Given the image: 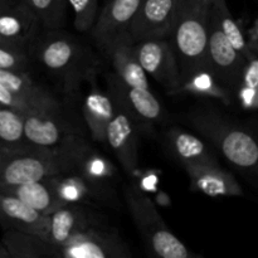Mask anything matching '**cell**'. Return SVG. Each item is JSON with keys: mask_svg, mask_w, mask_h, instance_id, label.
I'll return each mask as SVG.
<instances>
[{"mask_svg": "<svg viewBox=\"0 0 258 258\" xmlns=\"http://www.w3.org/2000/svg\"><path fill=\"white\" fill-rule=\"evenodd\" d=\"M106 2H107V0H106Z\"/></svg>", "mask_w": 258, "mask_h": 258, "instance_id": "34", "label": "cell"}, {"mask_svg": "<svg viewBox=\"0 0 258 258\" xmlns=\"http://www.w3.org/2000/svg\"><path fill=\"white\" fill-rule=\"evenodd\" d=\"M98 49L107 58L112 71L121 80L136 87L150 88L148 75L136 55L135 40L130 32L121 33L111 38Z\"/></svg>", "mask_w": 258, "mask_h": 258, "instance_id": "13", "label": "cell"}, {"mask_svg": "<svg viewBox=\"0 0 258 258\" xmlns=\"http://www.w3.org/2000/svg\"><path fill=\"white\" fill-rule=\"evenodd\" d=\"M123 201L149 252L161 258L194 257L188 247L169 229L158 208L135 183L125 184Z\"/></svg>", "mask_w": 258, "mask_h": 258, "instance_id": "4", "label": "cell"}, {"mask_svg": "<svg viewBox=\"0 0 258 258\" xmlns=\"http://www.w3.org/2000/svg\"><path fill=\"white\" fill-rule=\"evenodd\" d=\"M50 180L67 203L118 207V197L110 180L96 179L82 173L59 174L50 176Z\"/></svg>", "mask_w": 258, "mask_h": 258, "instance_id": "10", "label": "cell"}, {"mask_svg": "<svg viewBox=\"0 0 258 258\" xmlns=\"http://www.w3.org/2000/svg\"><path fill=\"white\" fill-rule=\"evenodd\" d=\"M135 52L145 70L169 95H175L181 85L180 70L170 38H150L135 42Z\"/></svg>", "mask_w": 258, "mask_h": 258, "instance_id": "9", "label": "cell"}, {"mask_svg": "<svg viewBox=\"0 0 258 258\" xmlns=\"http://www.w3.org/2000/svg\"><path fill=\"white\" fill-rule=\"evenodd\" d=\"M248 64V59L233 47L209 12V72L222 86L233 92L244 80Z\"/></svg>", "mask_w": 258, "mask_h": 258, "instance_id": "7", "label": "cell"}, {"mask_svg": "<svg viewBox=\"0 0 258 258\" xmlns=\"http://www.w3.org/2000/svg\"><path fill=\"white\" fill-rule=\"evenodd\" d=\"M0 191L17 197L28 206L47 216H50L67 204V202L58 194L50 178L18 185L0 186Z\"/></svg>", "mask_w": 258, "mask_h": 258, "instance_id": "21", "label": "cell"}, {"mask_svg": "<svg viewBox=\"0 0 258 258\" xmlns=\"http://www.w3.org/2000/svg\"><path fill=\"white\" fill-rule=\"evenodd\" d=\"M185 0H143L130 27L135 42L150 38H169Z\"/></svg>", "mask_w": 258, "mask_h": 258, "instance_id": "11", "label": "cell"}, {"mask_svg": "<svg viewBox=\"0 0 258 258\" xmlns=\"http://www.w3.org/2000/svg\"><path fill=\"white\" fill-rule=\"evenodd\" d=\"M116 107V106H115ZM139 126L116 107L115 115L110 121L106 131V143L127 175L134 174L139 164Z\"/></svg>", "mask_w": 258, "mask_h": 258, "instance_id": "15", "label": "cell"}, {"mask_svg": "<svg viewBox=\"0 0 258 258\" xmlns=\"http://www.w3.org/2000/svg\"><path fill=\"white\" fill-rule=\"evenodd\" d=\"M38 18L44 30L62 29L68 0H20Z\"/></svg>", "mask_w": 258, "mask_h": 258, "instance_id": "27", "label": "cell"}, {"mask_svg": "<svg viewBox=\"0 0 258 258\" xmlns=\"http://www.w3.org/2000/svg\"><path fill=\"white\" fill-rule=\"evenodd\" d=\"M0 143L13 150L30 145L25 138L24 113L0 105Z\"/></svg>", "mask_w": 258, "mask_h": 258, "instance_id": "26", "label": "cell"}, {"mask_svg": "<svg viewBox=\"0 0 258 258\" xmlns=\"http://www.w3.org/2000/svg\"><path fill=\"white\" fill-rule=\"evenodd\" d=\"M190 180L191 190L208 197H242L243 189L234 175L221 164H189L183 166Z\"/></svg>", "mask_w": 258, "mask_h": 258, "instance_id": "18", "label": "cell"}, {"mask_svg": "<svg viewBox=\"0 0 258 258\" xmlns=\"http://www.w3.org/2000/svg\"><path fill=\"white\" fill-rule=\"evenodd\" d=\"M73 12V25L81 33H90L98 18V0H68Z\"/></svg>", "mask_w": 258, "mask_h": 258, "instance_id": "29", "label": "cell"}, {"mask_svg": "<svg viewBox=\"0 0 258 258\" xmlns=\"http://www.w3.org/2000/svg\"><path fill=\"white\" fill-rule=\"evenodd\" d=\"M86 123L72 111H33L25 115V138L30 145L54 148L72 136H85Z\"/></svg>", "mask_w": 258, "mask_h": 258, "instance_id": "5", "label": "cell"}, {"mask_svg": "<svg viewBox=\"0 0 258 258\" xmlns=\"http://www.w3.org/2000/svg\"><path fill=\"white\" fill-rule=\"evenodd\" d=\"M76 173H82L102 180H111L116 175V168L105 155L90 145L83 151Z\"/></svg>", "mask_w": 258, "mask_h": 258, "instance_id": "28", "label": "cell"}, {"mask_svg": "<svg viewBox=\"0 0 258 258\" xmlns=\"http://www.w3.org/2000/svg\"><path fill=\"white\" fill-rule=\"evenodd\" d=\"M143 0H107L101 10L92 30L91 37L97 48L116 35L130 30L131 24L138 14Z\"/></svg>", "mask_w": 258, "mask_h": 258, "instance_id": "19", "label": "cell"}, {"mask_svg": "<svg viewBox=\"0 0 258 258\" xmlns=\"http://www.w3.org/2000/svg\"><path fill=\"white\" fill-rule=\"evenodd\" d=\"M0 81L13 93L27 102L33 111L70 110L66 97H58L54 92L33 80L28 71H2Z\"/></svg>", "mask_w": 258, "mask_h": 258, "instance_id": "17", "label": "cell"}, {"mask_svg": "<svg viewBox=\"0 0 258 258\" xmlns=\"http://www.w3.org/2000/svg\"><path fill=\"white\" fill-rule=\"evenodd\" d=\"M190 93L201 97H212L224 103H231L232 91L222 86L208 70H203L184 81L175 95Z\"/></svg>", "mask_w": 258, "mask_h": 258, "instance_id": "25", "label": "cell"}, {"mask_svg": "<svg viewBox=\"0 0 258 258\" xmlns=\"http://www.w3.org/2000/svg\"><path fill=\"white\" fill-rule=\"evenodd\" d=\"M165 143L173 156L181 165L189 164H218L216 154L202 139L181 128H169L165 133Z\"/></svg>", "mask_w": 258, "mask_h": 258, "instance_id": "22", "label": "cell"}, {"mask_svg": "<svg viewBox=\"0 0 258 258\" xmlns=\"http://www.w3.org/2000/svg\"><path fill=\"white\" fill-rule=\"evenodd\" d=\"M0 226L4 231L24 232L48 239L50 216L40 213L12 194L0 191Z\"/></svg>", "mask_w": 258, "mask_h": 258, "instance_id": "16", "label": "cell"}, {"mask_svg": "<svg viewBox=\"0 0 258 258\" xmlns=\"http://www.w3.org/2000/svg\"><path fill=\"white\" fill-rule=\"evenodd\" d=\"M59 247V258H128L133 256L116 228L107 223L92 227Z\"/></svg>", "mask_w": 258, "mask_h": 258, "instance_id": "8", "label": "cell"}, {"mask_svg": "<svg viewBox=\"0 0 258 258\" xmlns=\"http://www.w3.org/2000/svg\"><path fill=\"white\" fill-rule=\"evenodd\" d=\"M0 105L15 108L24 115L33 112V108L27 102H24L22 98L18 97L15 93H13L2 81H0Z\"/></svg>", "mask_w": 258, "mask_h": 258, "instance_id": "31", "label": "cell"}, {"mask_svg": "<svg viewBox=\"0 0 258 258\" xmlns=\"http://www.w3.org/2000/svg\"><path fill=\"white\" fill-rule=\"evenodd\" d=\"M169 38L178 59L181 83L208 70L209 0H185Z\"/></svg>", "mask_w": 258, "mask_h": 258, "instance_id": "3", "label": "cell"}, {"mask_svg": "<svg viewBox=\"0 0 258 258\" xmlns=\"http://www.w3.org/2000/svg\"><path fill=\"white\" fill-rule=\"evenodd\" d=\"M2 242L12 258H59V247L37 234L5 231Z\"/></svg>", "mask_w": 258, "mask_h": 258, "instance_id": "23", "label": "cell"}, {"mask_svg": "<svg viewBox=\"0 0 258 258\" xmlns=\"http://www.w3.org/2000/svg\"><path fill=\"white\" fill-rule=\"evenodd\" d=\"M186 121L206 138L258 194V136L211 106H196Z\"/></svg>", "mask_w": 258, "mask_h": 258, "instance_id": "1", "label": "cell"}, {"mask_svg": "<svg viewBox=\"0 0 258 258\" xmlns=\"http://www.w3.org/2000/svg\"><path fill=\"white\" fill-rule=\"evenodd\" d=\"M107 223L96 209L91 206L67 203L50 214V229L48 241L55 246H62L72 237L98 226Z\"/></svg>", "mask_w": 258, "mask_h": 258, "instance_id": "14", "label": "cell"}, {"mask_svg": "<svg viewBox=\"0 0 258 258\" xmlns=\"http://www.w3.org/2000/svg\"><path fill=\"white\" fill-rule=\"evenodd\" d=\"M96 77L97 75H93L87 81L91 85V88L83 100L81 115L91 139L97 143L105 144L107 126L115 115L116 107L108 92L98 88Z\"/></svg>", "mask_w": 258, "mask_h": 258, "instance_id": "20", "label": "cell"}, {"mask_svg": "<svg viewBox=\"0 0 258 258\" xmlns=\"http://www.w3.org/2000/svg\"><path fill=\"white\" fill-rule=\"evenodd\" d=\"M14 3H17V2H15V0H0V9L9 7V5L14 4Z\"/></svg>", "mask_w": 258, "mask_h": 258, "instance_id": "33", "label": "cell"}, {"mask_svg": "<svg viewBox=\"0 0 258 258\" xmlns=\"http://www.w3.org/2000/svg\"><path fill=\"white\" fill-rule=\"evenodd\" d=\"M209 12L217 20L222 32L226 34L229 42L233 44V47L239 53H242L248 59V62L254 60L253 50L251 49L249 44L244 39V35L239 25L232 17L228 7H227L226 0H209Z\"/></svg>", "mask_w": 258, "mask_h": 258, "instance_id": "24", "label": "cell"}, {"mask_svg": "<svg viewBox=\"0 0 258 258\" xmlns=\"http://www.w3.org/2000/svg\"><path fill=\"white\" fill-rule=\"evenodd\" d=\"M32 57L57 81L66 96H75L81 85L98 72V60L93 53L62 29L43 30L33 47Z\"/></svg>", "mask_w": 258, "mask_h": 258, "instance_id": "2", "label": "cell"}, {"mask_svg": "<svg viewBox=\"0 0 258 258\" xmlns=\"http://www.w3.org/2000/svg\"><path fill=\"white\" fill-rule=\"evenodd\" d=\"M105 80L107 92L116 107L130 116L138 126L160 123L166 118L165 108L150 88L128 85L113 71L105 76Z\"/></svg>", "mask_w": 258, "mask_h": 258, "instance_id": "6", "label": "cell"}, {"mask_svg": "<svg viewBox=\"0 0 258 258\" xmlns=\"http://www.w3.org/2000/svg\"><path fill=\"white\" fill-rule=\"evenodd\" d=\"M32 60V54L27 50L0 43V70L2 71H28L29 72Z\"/></svg>", "mask_w": 258, "mask_h": 258, "instance_id": "30", "label": "cell"}, {"mask_svg": "<svg viewBox=\"0 0 258 258\" xmlns=\"http://www.w3.org/2000/svg\"><path fill=\"white\" fill-rule=\"evenodd\" d=\"M43 30L38 18L20 0L0 9V43L32 54L33 47Z\"/></svg>", "mask_w": 258, "mask_h": 258, "instance_id": "12", "label": "cell"}, {"mask_svg": "<svg viewBox=\"0 0 258 258\" xmlns=\"http://www.w3.org/2000/svg\"><path fill=\"white\" fill-rule=\"evenodd\" d=\"M12 151H13V149H9L8 146L3 145V144L0 143V173H2L3 168H4L5 163H7L8 158L10 156Z\"/></svg>", "mask_w": 258, "mask_h": 258, "instance_id": "32", "label": "cell"}]
</instances>
